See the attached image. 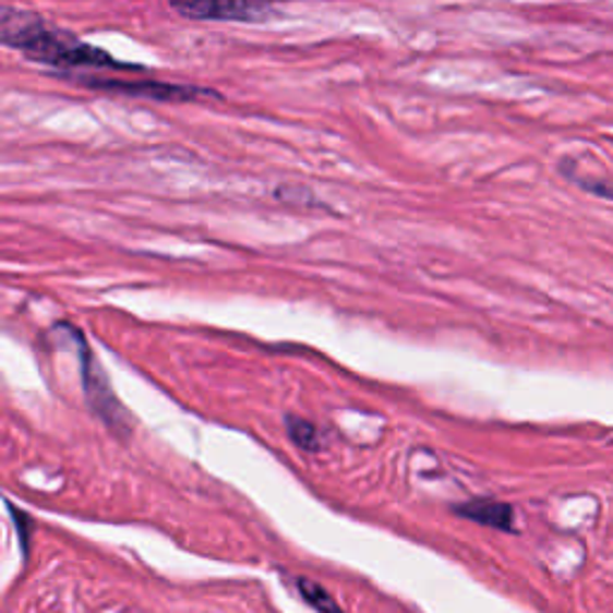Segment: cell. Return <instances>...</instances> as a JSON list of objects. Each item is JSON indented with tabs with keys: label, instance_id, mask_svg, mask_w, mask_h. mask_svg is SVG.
<instances>
[{
	"label": "cell",
	"instance_id": "6da1fadb",
	"mask_svg": "<svg viewBox=\"0 0 613 613\" xmlns=\"http://www.w3.org/2000/svg\"><path fill=\"white\" fill-rule=\"evenodd\" d=\"M0 39H3L5 46L17 48L24 56L36 60V63L51 65L56 70L134 68L118 63L104 48L82 41L75 34L51 27L44 17L10 5H3V10H0Z\"/></svg>",
	"mask_w": 613,
	"mask_h": 613
},
{
	"label": "cell",
	"instance_id": "7a4b0ae2",
	"mask_svg": "<svg viewBox=\"0 0 613 613\" xmlns=\"http://www.w3.org/2000/svg\"><path fill=\"white\" fill-rule=\"evenodd\" d=\"M65 328L70 330L72 340L77 342L80 348V362H82V386H84V396H87V402L92 412L99 417L104 424H108V429L113 434L120 436H128L130 434V420H128V412L120 408L118 398L113 396V390L108 386V378L101 372L99 360H94V354L87 346V340L75 330L72 326L65 324Z\"/></svg>",
	"mask_w": 613,
	"mask_h": 613
},
{
	"label": "cell",
	"instance_id": "3957f363",
	"mask_svg": "<svg viewBox=\"0 0 613 613\" xmlns=\"http://www.w3.org/2000/svg\"><path fill=\"white\" fill-rule=\"evenodd\" d=\"M82 84L92 89L116 92L125 96H137V99H154V101H192L200 94H206L197 87H185V84H166V82H130V80H101V77H82Z\"/></svg>",
	"mask_w": 613,
	"mask_h": 613
},
{
	"label": "cell",
	"instance_id": "277c9868",
	"mask_svg": "<svg viewBox=\"0 0 613 613\" xmlns=\"http://www.w3.org/2000/svg\"><path fill=\"white\" fill-rule=\"evenodd\" d=\"M173 10L190 20L220 22H260L274 12L262 3H173Z\"/></svg>",
	"mask_w": 613,
	"mask_h": 613
},
{
	"label": "cell",
	"instance_id": "5b68a950",
	"mask_svg": "<svg viewBox=\"0 0 613 613\" xmlns=\"http://www.w3.org/2000/svg\"><path fill=\"white\" fill-rule=\"evenodd\" d=\"M456 513L460 515V518H468L472 522L494 527V530L513 532V520H515L513 506L501 504V501H494V498H472V501H468V504L456 506Z\"/></svg>",
	"mask_w": 613,
	"mask_h": 613
},
{
	"label": "cell",
	"instance_id": "8992f818",
	"mask_svg": "<svg viewBox=\"0 0 613 613\" xmlns=\"http://www.w3.org/2000/svg\"><path fill=\"white\" fill-rule=\"evenodd\" d=\"M286 429H288V436L292 438V444L300 446L302 450L314 453L322 448V441H318V429L312 422L302 420V417L286 414Z\"/></svg>",
	"mask_w": 613,
	"mask_h": 613
},
{
	"label": "cell",
	"instance_id": "52a82bcc",
	"mask_svg": "<svg viewBox=\"0 0 613 613\" xmlns=\"http://www.w3.org/2000/svg\"><path fill=\"white\" fill-rule=\"evenodd\" d=\"M298 590L306 599V604H312L318 613H340L338 604L334 602V597H330L322 585L300 578L298 580Z\"/></svg>",
	"mask_w": 613,
	"mask_h": 613
},
{
	"label": "cell",
	"instance_id": "ba28073f",
	"mask_svg": "<svg viewBox=\"0 0 613 613\" xmlns=\"http://www.w3.org/2000/svg\"><path fill=\"white\" fill-rule=\"evenodd\" d=\"M578 185L585 190V192H590V194H597V197H604L609 202H613V182H604V180H575Z\"/></svg>",
	"mask_w": 613,
	"mask_h": 613
}]
</instances>
